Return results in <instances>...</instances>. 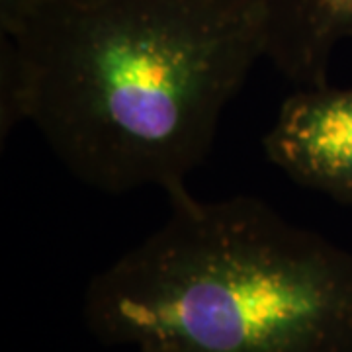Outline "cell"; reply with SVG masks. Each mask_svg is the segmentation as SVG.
I'll return each mask as SVG.
<instances>
[{"instance_id": "7a4b0ae2", "label": "cell", "mask_w": 352, "mask_h": 352, "mask_svg": "<svg viewBox=\"0 0 352 352\" xmlns=\"http://www.w3.org/2000/svg\"><path fill=\"white\" fill-rule=\"evenodd\" d=\"M88 282L82 317L138 352H352V252L254 196L176 194Z\"/></svg>"}, {"instance_id": "3957f363", "label": "cell", "mask_w": 352, "mask_h": 352, "mask_svg": "<svg viewBox=\"0 0 352 352\" xmlns=\"http://www.w3.org/2000/svg\"><path fill=\"white\" fill-rule=\"evenodd\" d=\"M263 149L296 184L352 208V88H296L264 133Z\"/></svg>"}, {"instance_id": "277c9868", "label": "cell", "mask_w": 352, "mask_h": 352, "mask_svg": "<svg viewBox=\"0 0 352 352\" xmlns=\"http://www.w3.org/2000/svg\"><path fill=\"white\" fill-rule=\"evenodd\" d=\"M266 51L296 88L327 85L329 61L352 38V0H264Z\"/></svg>"}, {"instance_id": "8992f818", "label": "cell", "mask_w": 352, "mask_h": 352, "mask_svg": "<svg viewBox=\"0 0 352 352\" xmlns=\"http://www.w3.org/2000/svg\"><path fill=\"white\" fill-rule=\"evenodd\" d=\"M43 0H0V36L18 38Z\"/></svg>"}, {"instance_id": "6da1fadb", "label": "cell", "mask_w": 352, "mask_h": 352, "mask_svg": "<svg viewBox=\"0 0 352 352\" xmlns=\"http://www.w3.org/2000/svg\"><path fill=\"white\" fill-rule=\"evenodd\" d=\"M32 122L106 194L173 198L264 59V0H43L12 38Z\"/></svg>"}, {"instance_id": "5b68a950", "label": "cell", "mask_w": 352, "mask_h": 352, "mask_svg": "<svg viewBox=\"0 0 352 352\" xmlns=\"http://www.w3.org/2000/svg\"><path fill=\"white\" fill-rule=\"evenodd\" d=\"M25 120V90L12 38L0 36V138L2 143Z\"/></svg>"}]
</instances>
